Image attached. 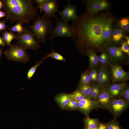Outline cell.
Returning a JSON list of instances; mask_svg holds the SVG:
<instances>
[{"mask_svg":"<svg viewBox=\"0 0 129 129\" xmlns=\"http://www.w3.org/2000/svg\"><path fill=\"white\" fill-rule=\"evenodd\" d=\"M111 81L113 83L124 81L129 78V73L124 70L122 65L116 64L109 65Z\"/></svg>","mask_w":129,"mask_h":129,"instance_id":"obj_8","label":"cell"},{"mask_svg":"<svg viewBox=\"0 0 129 129\" xmlns=\"http://www.w3.org/2000/svg\"><path fill=\"white\" fill-rule=\"evenodd\" d=\"M6 44L3 37L0 35V46H4Z\"/></svg>","mask_w":129,"mask_h":129,"instance_id":"obj_40","label":"cell"},{"mask_svg":"<svg viewBox=\"0 0 129 129\" xmlns=\"http://www.w3.org/2000/svg\"><path fill=\"white\" fill-rule=\"evenodd\" d=\"M47 0H34V2L36 3L38 5L37 6L38 8L40 9L41 12H42V8L44 3Z\"/></svg>","mask_w":129,"mask_h":129,"instance_id":"obj_37","label":"cell"},{"mask_svg":"<svg viewBox=\"0 0 129 129\" xmlns=\"http://www.w3.org/2000/svg\"><path fill=\"white\" fill-rule=\"evenodd\" d=\"M119 48L121 51L126 54L129 57V46L127 45L125 40L123 41L121 46L119 47Z\"/></svg>","mask_w":129,"mask_h":129,"instance_id":"obj_36","label":"cell"},{"mask_svg":"<svg viewBox=\"0 0 129 129\" xmlns=\"http://www.w3.org/2000/svg\"><path fill=\"white\" fill-rule=\"evenodd\" d=\"M3 8V4L1 1L0 0V11H1Z\"/></svg>","mask_w":129,"mask_h":129,"instance_id":"obj_43","label":"cell"},{"mask_svg":"<svg viewBox=\"0 0 129 129\" xmlns=\"http://www.w3.org/2000/svg\"><path fill=\"white\" fill-rule=\"evenodd\" d=\"M54 18L56 20V24L49 34L48 38L51 40L56 37H65L73 39L74 34L73 27L69 24L68 22L59 18L56 15Z\"/></svg>","mask_w":129,"mask_h":129,"instance_id":"obj_4","label":"cell"},{"mask_svg":"<svg viewBox=\"0 0 129 129\" xmlns=\"http://www.w3.org/2000/svg\"><path fill=\"white\" fill-rule=\"evenodd\" d=\"M114 21V18L112 16L108 20L104 28V37L108 45L111 42V36L113 28V24Z\"/></svg>","mask_w":129,"mask_h":129,"instance_id":"obj_19","label":"cell"},{"mask_svg":"<svg viewBox=\"0 0 129 129\" xmlns=\"http://www.w3.org/2000/svg\"><path fill=\"white\" fill-rule=\"evenodd\" d=\"M97 129H107V128L105 124L100 122Z\"/></svg>","mask_w":129,"mask_h":129,"instance_id":"obj_39","label":"cell"},{"mask_svg":"<svg viewBox=\"0 0 129 129\" xmlns=\"http://www.w3.org/2000/svg\"><path fill=\"white\" fill-rule=\"evenodd\" d=\"M85 127L88 129H95L97 128L100 122L98 118H92L86 117L84 120Z\"/></svg>","mask_w":129,"mask_h":129,"instance_id":"obj_23","label":"cell"},{"mask_svg":"<svg viewBox=\"0 0 129 129\" xmlns=\"http://www.w3.org/2000/svg\"><path fill=\"white\" fill-rule=\"evenodd\" d=\"M83 129H87L85 127Z\"/></svg>","mask_w":129,"mask_h":129,"instance_id":"obj_45","label":"cell"},{"mask_svg":"<svg viewBox=\"0 0 129 129\" xmlns=\"http://www.w3.org/2000/svg\"><path fill=\"white\" fill-rule=\"evenodd\" d=\"M98 57L100 65L107 66L111 64L110 57L105 48L101 51V54Z\"/></svg>","mask_w":129,"mask_h":129,"instance_id":"obj_22","label":"cell"},{"mask_svg":"<svg viewBox=\"0 0 129 129\" xmlns=\"http://www.w3.org/2000/svg\"><path fill=\"white\" fill-rule=\"evenodd\" d=\"M21 23L17 22L15 25L12 26L10 28L8 29L10 32L13 33L17 32L18 34H21L24 32L27 29L22 25Z\"/></svg>","mask_w":129,"mask_h":129,"instance_id":"obj_27","label":"cell"},{"mask_svg":"<svg viewBox=\"0 0 129 129\" xmlns=\"http://www.w3.org/2000/svg\"><path fill=\"white\" fill-rule=\"evenodd\" d=\"M2 53V48H0V61L1 58V55Z\"/></svg>","mask_w":129,"mask_h":129,"instance_id":"obj_44","label":"cell"},{"mask_svg":"<svg viewBox=\"0 0 129 129\" xmlns=\"http://www.w3.org/2000/svg\"><path fill=\"white\" fill-rule=\"evenodd\" d=\"M86 3V10L89 13L94 14L109 9L111 4L106 0H89L84 1Z\"/></svg>","mask_w":129,"mask_h":129,"instance_id":"obj_10","label":"cell"},{"mask_svg":"<svg viewBox=\"0 0 129 129\" xmlns=\"http://www.w3.org/2000/svg\"><path fill=\"white\" fill-rule=\"evenodd\" d=\"M129 104L122 97L118 99L112 98L108 109L116 118L129 107Z\"/></svg>","mask_w":129,"mask_h":129,"instance_id":"obj_9","label":"cell"},{"mask_svg":"<svg viewBox=\"0 0 129 129\" xmlns=\"http://www.w3.org/2000/svg\"><path fill=\"white\" fill-rule=\"evenodd\" d=\"M16 39L20 45L24 49H31L38 50L40 47L39 42L35 39L33 34L30 29H27L21 34H16Z\"/></svg>","mask_w":129,"mask_h":129,"instance_id":"obj_6","label":"cell"},{"mask_svg":"<svg viewBox=\"0 0 129 129\" xmlns=\"http://www.w3.org/2000/svg\"><path fill=\"white\" fill-rule=\"evenodd\" d=\"M48 58L47 56L43 58L39 62H37L35 64L31 67L29 70L27 72V78L28 79L30 80L31 79L32 77L35 73L38 67L41 64L44 60Z\"/></svg>","mask_w":129,"mask_h":129,"instance_id":"obj_28","label":"cell"},{"mask_svg":"<svg viewBox=\"0 0 129 129\" xmlns=\"http://www.w3.org/2000/svg\"><path fill=\"white\" fill-rule=\"evenodd\" d=\"M55 100L61 108L64 109L70 102L72 100L69 94L61 93L55 96Z\"/></svg>","mask_w":129,"mask_h":129,"instance_id":"obj_18","label":"cell"},{"mask_svg":"<svg viewBox=\"0 0 129 129\" xmlns=\"http://www.w3.org/2000/svg\"><path fill=\"white\" fill-rule=\"evenodd\" d=\"M112 97L106 89L94 100L98 108L108 109Z\"/></svg>","mask_w":129,"mask_h":129,"instance_id":"obj_16","label":"cell"},{"mask_svg":"<svg viewBox=\"0 0 129 129\" xmlns=\"http://www.w3.org/2000/svg\"><path fill=\"white\" fill-rule=\"evenodd\" d=\"M126 33L117 26L113 28L111 36V42L114 45H121L125 39Z\"/></svg>","mask_w":129,"mask_h":129,"instance_id":"obj_17","label":"cell"},{"mask_svg":"<svg viewBox=\"0 0 129 129\" xmlns=\"http://www.w3.org/2000/svg\"><path fill=\"white\" fill-rule=\"evenodd\" d=\"M78 108V101L72 100L67 105L64 109L69 110H77Z\"/></svg>","mask_w":129,"mask_h":129,"instance_id":"obj_34","label":"cell"},{"mask_svg":"<svg viewBox=\"0 0 129 129\" xmlns=\"http://www.w3.org/2000/svg\"><path fill=\"white\" fill-rule=\"evenodd\" d=\"M98 70L97 83L106 88L111 84V81L109 67L100 65Z\"/></svg>","mask_w":129,"mask_h":129,"instance_id":"obj_11","label":"cell"},{"mask_svg":"<svg viewBox=\"0 0 129 129\" xmlns=\"http://www.w3.org/2000/svg\"><path fill=\"white\" fill-rule=\"evenodd\" d=\"M36 20L28 27L32 31L35 39L39 42L45 43L47 35L52 31L53 24L51 19L38 15Z\"/></svg>","mask_w":129,"mask_h":129,"instance_id":"obj_3","label":"cell"},{"mask_svg":"<svg viewBox=\"0 0 129 129\" xmlns=\"http://www.w3.org/2000/svg\"><path fill=\"white\" fill-rule=\"evenodd\" d=\"M93 84L92 83L87 84H79L77 90L86 97H89L90 91Z\"/></svg>","mask_w":129,"mask_h":129,"instance_id":"obj_26","label":"cell"},{"mask_svg":"<svg viewBox=\"0 0 129 129\" xmlns=\"http://www.w3.org/2000/svg\"><path fill=\"white\" fill-rule=\"evenodd\" d=\"M107 129H123L119 123L115 120L105 124Z\"/></svg>","mask_w":129,"mask_h":129,"instance_id":"obj_32","label":"cell"},{"mask_svg":"<svg viewBox=\"0 0 129 129\" xmlns=\"http://www.w3.org/2000/svg\"><path fill=\"white\" fill-rule=\"evenodd\" d=\"M59 6L56 0H47L42 7V11H44V16L51 19L56 16L55 13L58 11Z\"/></svg>","mask_w":129,"mask_h":129,"instance_id":"obj_15","label":"cell"},{"mask_svg":"<svg viewBox=\"0 0 129 129\" xmlns=\"http://www.w3.org/2000/svg\"><path fill=\"white\" fill-rule=\"evenodd\" d=\"M126 39V42L127 45L128 46L129 45V37L128 36H126L125 38Z\"/></svg>","mask_w":129,"mask_h":129,"instance_id":"obj_42","label":"cell"},{"mask_svg":"<svg viewBox=\"0 0 129 129\" xmlns=\"http://www.w3.org/2000/svg\"><path fill=\"white\" fill-rule=\"evenodd\" d=\"M86 54L88 57L89 60L88 70L97 67L99 65L98 56L95 51L92 49H90L86 52Z\"/></svg>","mask_w":129,"mask_h":129,"instance_id":"obj_20","label":"cell"},{"mask_svg":"<svg viewBox=\"0 0 129 129\" xmlns=\"http://www.w3.org/2000/svg\"><path fill=\"white\" fill-rule=\"evenodd\" d=\"M129 104V84H126L123 91L122 97Z\"/></svg>","mask_w":129,"mask_h":129,"instance_id":"obj_35","label":"cell"},{"mask_svg":"<svg viewBox=\"0 0 129 129\" xmlns=\"http://www.w3.org/2000/svg\"><path fill=\"white\" fill-rule=\"evenodd\" d=\"M109 13L91 14L86 11L72 21L75 47L86 54L88 50L101 51L108 45L104 37L105 25L112 16Z\"/></svg>","mask_w":129,"mask_h":129,"instance_id":"obj_1","label":"cell"},{"mask_svg":"<svg viewBox=\"0 0 129 129\" xmlns=\"http://www.w3.org/2000/svg\"><path fill=\"white\" fill-rule=\"evenodd\" d=\"M58 12L61 19L68 22L70 21H75L78 17L75 5L71 4L70 0L68 1V4L65 6L64 9L61 11H59Z\"/></svg>","mask_w":129,"mask_h":129,"instance_id":"obj_12","label":"cell"},{"mask_svg":"<svg viewBox=\"0 0 129 129\" xmlns=\"http://www.w3.org/2000/svg\"><path fill=\"white\" fill-rule=\"evenodd\" d=\"M6 21L2 20L0 21V32L2 31H4L5 29L9 28L8 26L6 24Z\"/></svg>","mask_w":129,"mask_h":129,"instance_id":"obj_38","label":"cell"},{"mask_svg":"<svg viewBox=\"0 0 129 129\" xmlns=\"http://www.w3.org/2000/svg\"><path fill=\"white\" fill-rule=\"evenodd\" d=\"M97 108L95 101L89 97L78 101L77 110L83 113L86 117L89 116L92 111Z\"/></svg>","mask_w":129,"mask_h":129,"instance_id":"obj_13","label":"cell"},{"mask_svg":"<svg viewBox=\"0 0 129 129\" xmlns=\"http://www.w3.org/2000/svg\"><path fill=\"white\" fill-rule=\"evenodd\" d=\"M69 94L72 100L77 101H80L87 97L77 90Z\"/></svg>","mask_w":129,"mask_h":129,"instance_id":"obj_31","label":"cell"},{"mask_svg":"<svg viewBox=\"0 0 129 129\" xmlns=\"http://www.w3.org/2000/svg\"><path fill=\"white\" fill-rule=\"evenodd\" d=\"M6 16V14L5 12L0 11V18Z\"/></svg>","mask_w":129,"mask_h":129,"instance_id":"obj_41","label":"cell"},{"mask_svg":"<svg viewBox=\"0 0 129 129\" xmlns=\"http://www.w3.org/2000/svg\"><path fill=\"white\" fill-rule=\"evenodd\" d=\"M89 71L88 70L84 72L81 74L79 84H87L91 83L89 75Z\"/></svg>","mask_w":129,"mask_h":129,"instance_id":"obj_30","label":"cell"},{"mask_svg":"<svg viewBox=\"0 0 129 129\" xmlns=\"http://www.w3.org/2000/svg\"><path fill=\"white\" fill-rule=\"evenodd\" d=\"M117 26L126 33L129 30V17H125L121 18L118 22Z\"/></svg>","mask_w":129,"mask_h":129,"instance_id":"obj_24","label":"cell"},{"mask_svg":"<svg viewBox=\"0 0 129 129\" xmlns=\"http://www.w3.org/2000/svg\"><path fill=\"white\" fill-rule=\"evenodd\" d=\"M126 84V82L124 81L118 83H113L110 84L106 88V90L110 94L112 98H118L122 97Z\"/></svg>","mask_w":129,"mask_h":129,"instance_id":"obj_14","label":"cell"},{"mask_svg":"<svg viewBox=\"0 0 129 129\" xmlns=\"http://www.w3.org/2000/svg\"><path fill=\"white\" fill-rule=\"evenodd\" d=\"M48 57H51L55 59L65 61L66 59L61 54L54 51V49L50 53L46 54Z\"/></svg>","mask_w":129,"mask_h":129,"instance_id":"obj_33","label":"cell"},{"mask_svg":"<svg viewBox=\"0 0 129 129\" xmlns=\"http://www.w3.org/2000/svg\"><path fill=\"white\" fill-rule=\"evenodd\" d=\"M106 88L97 83L93 84L91 88L89 97L94 100Z\"/></svg>","mask_w":129,"mask_h":129,"instance_id":"obj_21","label":"cell"},{"mask_svg":"<svg viewBox=\"0 0 129 129\" xmlns=\"http://www.w3.org/2000/svg\"><path fill=\"white\" fill-rule=\"evenodd\" d=\"M8 60L20 62L26 64L30 59L28 53L19 44H11L10 48L4 52Z\"/></svg>","mask_w":129,"mask_h":129,"instance_id":"obj_5","label":"cell"},{"mask_svg":"<svg viewBox=\"0 0 129 129\" xmlns=\"http://www.w3.org/2000/svg\"><path fill=\"white\" fill-rule=\"evenodd\" d=\"M3 9L6 14V20L12 24L16 22L28 25L35 21L38 15L37 6L31 0H2Z\"/></svg>","mask_w":129,"mask_h":129,"instance_id":"obj_2","label":"cell"},{"mask_svg":"<svg viewBox=\"0 0 129 129\" xmlns=\"http://www.w3.org/2000/svg\"><path fill=\"white\" fill-rule=\"evenodd\" d=\"M89 70V77L91 83L92 84L97 83L98 75V70L97 67L93 68Z\"/></svg>","mask_w":129,"mask_h":129,"instance_id":"obj_29","label":"cell"},{"mask_svg":"<svg viewBox=\"0 0 129 129\" xmlns=\"http://www.w3.org/2000/svg\"><path fill=\"white\" fill-rule=\"evenodd\" d=\"M97 129V128H96V129Z\"/></svg>","mask_w":129,"mask_h":129,"instance_id":"obj_46","label":"cell"},{"mask_svg":"<svg viewBox=\"0 0 129 129\" xmlns=\"http://www.w3.org/2000/svg\"><path fill=\"white\" fill-rule=\"evenodd\" d=\"M3 38L5 42L7 45L10 46L12 41L16 38V34H15L13 33L8 32L6 30L2 32Z\"/></svg>","mask_w":129,"mask_h":129,"instance_id":"obj_25","label":"cell"},{"mask_svg":"<svg viewBox=\"0 0 129 129\" xmlns=\"http://www.w3.org/2000/svg\"><path fill=\"white\" fill-rule=\"evenodd\" d=\"M105 49L110 57L111 64L121 65L129 63V56L121 50L119 46L111 42L107 46Z\"/></svg>","mask_w":129,"mask_h":129,"instance_id":"obj_7","label":"cell"}]
</instances>
